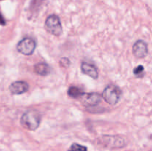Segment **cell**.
I'll return each mask as SVG.
<instances>
[{
    "instance_id": "1",
    "label": "cell",
    "mask_w": 152,
    "mask_h": 151,
    "mask_svg": "<svg viewBox=\"0 0 152 151\" xmlns=\"http://www.w3.org/2000/svg\"><path fill=\"white\" fill-rule=\"evenodd\" d=\"M40 114L34 110H27L21 118V124L29 130H36L40 124Z\"/></svg>"
},
{
    "instance_id": "2",
    "label": "cell",
    "mask_w": 152,
    "mask_h": 151,
    "mask_svg": "<svg viewBox=\"0 0 152 151\" xmlns=\"http://www.w3.org/2000/svg\"><path fill=\"white\" fill-rule=\"evenodd\" d=\"M122 96L120 88L114 84H109L104 89L102 92V97L104 100L111 105H117Z\"/></svg>"
},
{
    "instance_id": "3",
    "label": "cell",
    "mask_w": 152,
    "mask_h": 151,
    "mask_svg": "<svg viewBox=\"0 0 152 151\" xmlns=\"http://www.w3.org/2000/svg\"><path fill=\"white\" fill-rule=\"evenodd\" d=\"M46 30L50 34L59 36L62 33V26L60 19L56 15H50L46 19L45 23Z\"/></svg>"
},
{
    "instance_id": "4",
    "label": "cell",
    "mask_w": 152,
    "mask_h": 151,
    "mask_svg": "<svg viewBox=\"0 0 152 151\" xmlns=\"http://www.w3.org/2000/svg\"><path fill=\"white\" fill-rule=\"evenodd\" d=\"M99 144L105 147L121 148L126 145V142L123 137L118 136H104L99 139Z\"/></svg>"
},
{
    "instance_id": "5",
    "label": "cell",
    "mask_w": 152,
    "mask_h": 151,
    "mask_svg": "<svg viewBox=\"0 0 152 151\" xmlns=\"http://www.w3.org/2000/svg\"><path fill=\"white\" fill-rule=\"evenodd\" d=\"M17 50L22 54L30 56L34 53L36 48V42L33 38H25L21 40L17 44Z\"/></svg>"
},
{
    "instance_id": "6",
    "label": "cell",
    "mask_w": 152,
    "mask_h": 151,
    "mask_svg": "<svg viewBox=\"0 0 152 151\" xmlns=\"http://www.w3.org/2000/svg\"><path fill=\"white\" fill-rule=\"evenodd\" d=\"M80 99L82 103L86 107L96 106L101 102V96L97 93H84Z\"/></svg>"
},
{
    "instance_id": "7",
    "label": "cell",
    "mask_w": 152,
    "mask_h": 151,
    "mask_svg": "<svg viewBox=\"0 0 152 151\" xmlns=\"http://www.w3.org/2000/svg\"><path fill=\"white\" fill-rule=\"evenodd\" d=\"M132 51L134 56L142 59V58L145 57L148 54V46L144 41L138 40L134 44Z\"/></svg>"
},
{
    "instance_id": "8",
    "label": "cell",
    "mask_w": 152,
    "mask_h": 151,
    "mask_svg": "<svg viewBox=\"0 0 152 151\" xmlns=\"http://www.w3.org/2000/svg\"><path fill=\"white\" fill-rule=\"evenodd\" d=\"M28 84L24 81H17L12 83L9 87L10 93L13 95H20L28 90Z\"/></svg>"
},
{
    "instance_id": "9",
    "label": "cell",
    "mask_w": 152,
    "mask_h": 151,
    "mask_svg": "<svg viewBox=\"0 0 152 151\" xmlns=\"http://www.w3.org/2000/svg\"><path fill=\"white\" fill-rule=\"evenodd\" d=\"M81 70L83 73L94 78V79H96L99 76L97 68H96V66L89 63L83 62L81 65Z\"/></svg>"
},
{
    "instance_id": "10",
    "label": "cell",
    "mask_w": 152,
    "mask_h": 151,
    "mask_svg": "<svg viewBox=\"0 0 152 151\" xmlns=\"http://www.w3.org/2000/svg\"><path fill=\"white\" fill-rule=\"evenodd\" d=\"M34 71L38 75L45 76L50 73V68L46 63H38L34 67Z\"/></svg>"
},
{
    "instance_id": "11",
    "label": "cell",
    "mask_w": 152,
    "mask_h": 151,
    "mask_svg": "<svg viewBox=\"0 0 152 151\" xmlns=\"http://www.w3.org/2000/svg\"><path fill=\"white\" fill-rule=\"evenodd\" d=\"M84 93H85L82 89L77 87H71L68 90V96H71V98H74V99H80Z\"/></svg>"
},
{
    "instance_id": "12",
    "label": "cell",
    "mask_w": 152,
    "mask_h": 151,
    "mask_svg": "<svg viewBox=\"0 0 152 151\" xmlns=\"http://www.w3.org/2000/svg\"><path fill=\"white\" fill-rule=\"evenodd\" d=\"M68 151H88V149L86 147L83 146V145L79 144L77 143H74L71 144Z\"/></svg>"
},
{
    "instance_id": "13",
    "label": "cell",
    "mask_w": 152,
    "mask_h": 151,
    "mask_svg": "<svg viewBox=\"0 0 152 151\" xmlns=\"http://www.w3.org/2000/svg\"><path fill=\"white\" fill-rule=\"evenodd\" d=\"M144 70V68L142 65H139V66L137 67L136 68H134V74H135V75H140V74L142 72H143Z\"/></svg>"
},
{
    "instance_id": "14",
    "label": "cell",
    "mask_w": 152,
    "mask_h": 151,
    "mask_svg": "<svg viewBox=\"0 0 152 151\" xmlns=\"http://www.w3.org/2000/svg\"><path fill=\"white\" fill-rule=\"evenodd\" d=\"M5 25V20H4V17L1 15V13H0V25Z\"/></svg>"
},
{
    "instance_id": "15",
    "label": "cell",
    "mask_w": 152,
    "mask_h": 151,
    "mask_svg": "<svg viewBox=\"0 0 152 151\" xmlns=\"http://www.w3.org/2000/svg\"><path fill=\"white\" fill-rule=\"evenodd\" d=\"M0 1H1V0H0Z\"/></svg>"
}]
</instances>
